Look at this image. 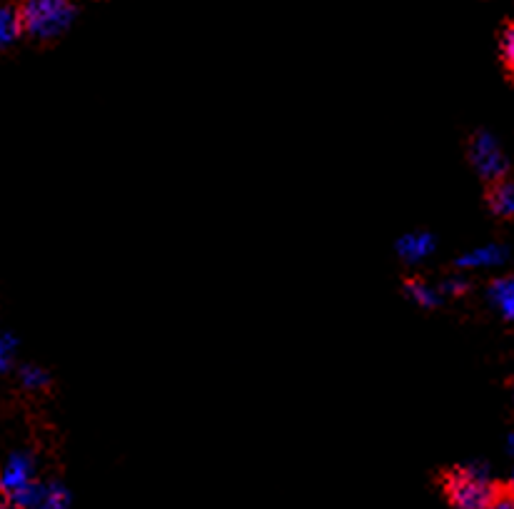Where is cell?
<instances>
[{
	"instance_id": "6da1fadb",
	"label": "cell",
	"mask_w": 514,
	"mask_h": 509,
	"mask_svg": "<svg viewBox=\"0 0 514 509\" xmlns=\"http://www.w3.org/2000/svg\"><path fill=\"white\" fill-rule=\"evenodd\" d=\"M75 13L73 0H23L18 5L23 33L33 40L60 38L73 25Z\"/></svg>"
},
{
	"instance_id": "7a4b0ae2",
	"label": "cell",
	"mask_w": 514,
	"mask_h": 509,
	"mask_svg": "<svg viewBox=\"0 0 514 509\" xmlns=\"http://www.w3.org/2000/svg\"><path fill=\"white\" fill-rule=\"evenodd\" d=\"M447 497L457 509H487L495 500V487L485 467L470 465L452 472L445 482Z\"/></svg>"
},
{
	"instance_id": "3957f363",
	"label": "cell",
	"mask_w": 514,
	"mask_h": 509,
	"mask_svg": "<svg viewBox=\"0 0 514 509\" xmlns=\"http://www.w3.org/2000/svg\"><path fill=\"white\" fill-rule=\"evenodd\" d=\"M470 160L475 165L477 173L485 180L492 183H500L505 180L510 163H507V155L502 153V145L497 143L495 135L490 133H477L470 143Z\"/></svg>"
},
{
	"instance_id": "277c9868",
	"label": "cell",
	"mask_w": 514,
	"mask_h": 509,
	"mask_svg": "<svg viewBox=\"0 0 514 509\" xmlns=\"http://www.w3.org/2000/svg\"><path fill=\"white\" fill-rule=\"evenodd\" d=\"M33 482V460L28 455H13L5 462L3 472H0V490L5 495L20 490V487Z\"/></svg>"
},
{
	"instance_id": "5b68a950",
	"label": "cell",
	"mask_w": 514,
	"mask_h": 509,
	"mask_svg": "<svg viewBox=\"0 0 514 509\" xmlns=\"http://www.w3.org/2000/svg\"><path fill=\"white\" fill-rule=\"evenodd\" d=\"M435 245V235L417 230V233H407L397 240V255L405 262H420L435 253Z\"/></svg>"
},
{
	"instance_id": "8992f818",
	"label": "cell",
	"mask_w": 514,
	"mask_h": 509,
	"mask_svg": "<svg viewBox=\"0 0 514 509\" xmlns=\"http://www.w3.org/2000/svg\"><path fill=\"white\" fill-rule=\"evenodd\" d=\"M507 260V250L502 245H482V248L470 250V253L457 257L460 270H485V267H497Z\"/></svg>"
},
{
	"instance_id": "52a82bcc",
	"label": "cell",
	"mask_w": 514,
	"mask_h": 509,
	"mask_svg": "<svg viewBox=\"0 0 514 509\" xmlns=\"http://www.w3.org/2000/svg\"><path fill=\"white\" fill-rule=\"evenodd\" d=\"M490 300L507 322H514V277H500L492 282Z\"/></svg>"
},
{
	"instance_id": "ba28073f",
	"label": "cell",
	"mask_w": 514,
	"mask_h": 509,
	"mask_svg": "<svg viewBox=\"0 0 514 509\" xmlns=\"http://www.w3.org/2000/svg\"><path fill=\"white\" fill-rule=\"evenodd\" d=\"M20 35H23V25H20L18 8L0 3V48L13 45Z\"/></svg>"
},
{
	"instance_id": "9c48e42d",
	"label": "cell",
	"mask_w": 514,
	"mask_h": 509,
	"mask_svg": "<svg viewBox=\"0 0 514 509\" xmlns=\"http://www.w3.org/2000/svg\"><path fill=\"white\" fill-rule=\"evenodd\" d=\"M405 292L417 307H425V310H432V307H437L442 302L440 287H432L425 280H410L405 285Z\"/></svg>"
},
{
	"instance_id": "30bf717a",
	"label": "cell",
	"mask_w": 514,
	"mask_h": 509,
	"mask_svg": "<svg viewBox=\"0 0 514 509\" xmlns=\"http://www.w3.org/2000/svg\"><path fill=\"white\" fill-rule=\"evenodd\" d=\"M490 208L500 218H514V183L512 180H500L490 190Z\"/></svg>"
},
{
	"instance_id": "8fae6325",
	"label": "cell",
	"mask_w": 514,
	"mask_h": 509,
	"mask_svg": "<svg viewBox=\"0 0 514 509\" xmlns=\"http://www.w3.org/2000/svg\"><path fill=\"white\" fill-rule=\"evenodd\" d=\"M43 492H45V487L30 482V485L20 487V490L10 492L8 505L13 509H35L40 505V500H43Z\"/></svg>"
},
{
	"instance_id": "7c38bea8",
	"label": "cell",
	"mask_w": 514,
	"mask_h": 509,
	"mask_svg": "<svg viewBox=\"0 0 514 509\" xmlns=\"http://www.w3.org/2000/svg\"><path fill=\"white\" fill-rule=\"evenodd\" d=\"M35 509H70V495L63 485H48L43 492V500Z\"/></svg>"
},
{
	"instance_id": "4fadbf2b",
	"label": "cell",
	"mask_w": 514,
	"mask_h": 509,
	"mask_svg": "<svg viewBox=\"0 0 514 509\" xmlns=\"http://www.w3.org/2000/svg\"><path fill=\"white\" fill-rule=\"evenodd\" d=\"M20 382H23L28 390H43V387H48V375H45V370H40V367L28 365L20 372Z\"/></svg>"
},
{
	"instance_id": "5bb4252c",
	"label": "cell",
	"mask_w": 514,
	"mask_h": 509,
	"mask_svg": "<svg viewBox=\"0 0 514 509\" xmlns=\"http://www.w3.org/2000/svg\"><path fill=\"white\" fill-rule=\"evenodd\" d=\"M500 50H502V63H505V68L514 75V20L512 23H507L505 33H502Z\"/></svg>"
},
{
	"instance_id": "9a60e30c",
	"label": "cell",
	"mask_w": 514,
	"mask_h": 509,
	"mask_svg": "<svg viewBox=\"0 0 514 509\" xmlns=\"http://www.w3.org/2000/svg\"><path fill=\"white\" fill-rule=\"evenodd\" d=\"M15 357V340L10 335H0V372L13 365Z\"/></svg>"
},
{
	"instance_id": "2e32d148",
	"label": "cell",
	"mask_w": 514,
	"mask_h": 509,
	"mask_svg": "<svg viewBox=\"0 0 514 509\" xmlns=\"http://www.w3.org/2000/svg\"><path fill=\"white\" fill-rule=\"evenodd\" d=\"M440 290L445 292V295H462V292H467V280L460 275H452L442 282Z\"/></svg>"
},
{
	"instance_id": "e0dca14e",
	"label": "cell",
	"mask_w": 514,
	"mask_h": 509,
	"mask_svg": "<svg viewBox=\"0 0 514 509\" xmlns=\"http://www.w3.org/2000/svg\"><path fill=\"white\" fill-rule=\"evenodd\" d=\"M487 509H514V495H502L492 500V505Z\"/></svg>"
},
{
	"instance_id": "ac0fdd59",
	"label": "cell",
	"mask_w": 514,
	"mask_h": 509,
	"mask_svg": "<svg viewBox=\"0 0 514 509\" xmlns=\"http://www.w3.org/2000/svg\"><path fill=\"white\" fill-rule=\"evenodd\" d=\"M0 509H13L10 505H5V502H0Z\"/></svg>"
},
{
	"instance_id": "d6986e66",
	"label": "cell",
	"mask_w": 514,
	"mask_h": 509,
	"mask_svg": "<svg viewBox=\"0 0 514 509\" xmlns=\"http://www.w3.org/2000/svg\"><path fill=\"white\" fill-rule=\"evenodd\" d=\"M510 445H512V452H514V435H512V442H510Z\"/></svg>"
},
{
	"instance_id": "ffe728a7",
	"label": "cell",
	"mask_w": 514,
	"mask_h": 509,
	"mask_svg": "<svg viewBox=\"0 0 514 509\" xmlns=\"http://www.w3.org/2000/svg\"><path fill=\"white\" fill-rule=\"evenodd\" d=\"M512 495H514V475H512Z\"/></svg>"
},
{
	"instance_id": "44dd1931",
	"label": "cell",
	"mask_w": 514,
	"mask_h": 509,
	"mask_svg": "<svg viewBox=\"0 0 514 509\" xmlns=\"http://www.w3.org/2000/svg\"><path fill=\"white\" fill-rule=\"evenodd\" d=\"M512 400H514V392H512Z\"/></svg>"
}]
</instances>
